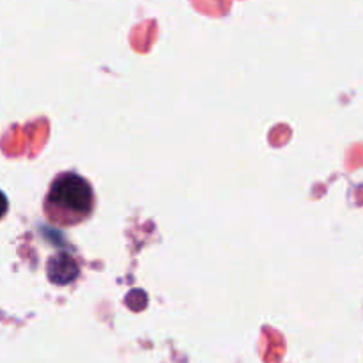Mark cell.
<instances>
[{"mask_svg": "<svg viewBox=\"0 0 363 363\" xmlns=\"http://www.w3.org/2000/svg\"><path fill=\"white\" fill-rule=\"evenodd\" d=\"M55 273H48V278L51 280L57 285H66V283L73 282V280L78 276V266L75 262V259L69 257L66 254L54 255V257L48 261V269H57Z\"/></svg>", "mask_w": 363, "mask_h": 363, "instance_id": "cell-2", "label": "cell"}, {"mask_svg": "<svg viewBox=\"0 0 363 363\" xmlns=\"http://www.w3.org/2000/svg\"><path fill=\"white\" fill-rule=\"evenodd\" d=\"M94 206L96 197L91 183L77 172H62L48 188L43 211L51 226L75 227L91 216Z\"/></svg>", "mask_w": 363, "mask_h": 363, "instance_id": "cell-1", "label": "cell"}]
</instances>
